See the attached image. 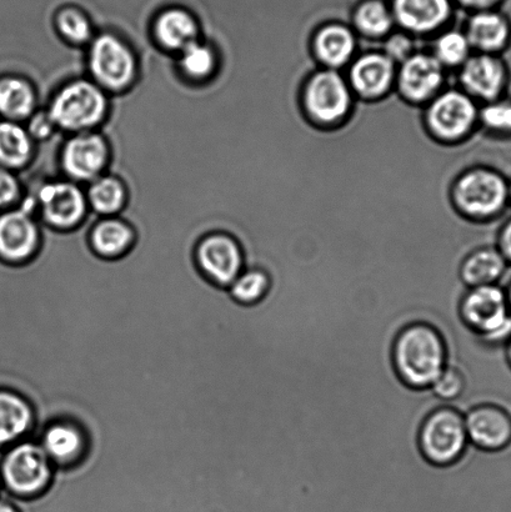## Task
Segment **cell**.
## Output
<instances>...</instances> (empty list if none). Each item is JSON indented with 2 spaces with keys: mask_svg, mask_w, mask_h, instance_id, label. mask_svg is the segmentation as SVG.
Segmentation results:
<instances>
[{
  "mask_svg": "<svg viewBox=\"0 0 511 512\" xmlns=\"http://www.w3.org/2000/svg\"><path fill=\"white\" fill-rule=\"evenodd\" d=\"M508 265L498 248L489 245L473 248L459 265L460 280L467 288L500 284L507 274Z\"/></svg>",
  "mask_w": 511,
  "mask_h": 512,
  "instance_id": "cell-21",
  "label": "cell"
},
{
  "mask_svg": "<svg viewBox=\"0 0 511 512\" xmlns=\"http://www.w3.org/2000/svg\"><path fill=\"white\" fill-rule=\"evenodd\" d=\"M465 389H467V380L464 374L452 364H448L438 380L430 386V390L438 399L462 411L463 414L472 409V405L463 396Z\"/></svg>",
  "mask_w": 511,
  "mask_h": 512,
  "instance_id": "cell-31",
  "label": "cell"
},
{
  "mask_svg": "<svg viewBox=\"0 0 511 512\" xmlns=\"http://www.w3.org/2000/svg\"><path fill=\"white\" fill-rule=\"evenodd\" d=\"M469 445L462 411L453 406L435 409L419 430V448L434 465H450L462 458Z\"/></svg>",
  "mask_w": 511,
  "mask_h": 512,
  "instance_id": "cell-5",
  "label": "cell"
},
{
  "mask_svg": "<svg viewBox=\"0 0 511 512\" xmlns=\"http://www.w3.org/2000/svg\"><path fill=\"white\" fill-rule=\"evenodd\" d=\"M107 107L102 88L87 80H75L55 95L48 114L55 127L83 133L102 122Z\"/></svg>",
  "mask_w": 511,
  "mask_h": 512,
  "instance_id": "cell-4",
  "label": "cell"
},
{
  "mask_svg": "<svg viewBox=\"0 0 511 512\" xmlns=\"http://www.w3.org/2000/svg\"><path fill=\"white\" fill-rule=\"evenodd\" d=\"M459 7L472 12H482V10H490L498 7L503 0H453Z\"/></svg>",
  "mask_w": 511,
  "mask_h": 512,
  "instance_id": "cell-39",
  "label": "cell"
},
{
  "mask_svg": "<svg viewBox=\"0 0 511 512\" xmlns=\"http://www.w3.org/2000/svg\"><path fill=\"white\" fill-rule=\"evenodd\" d=\"M478 118L475 100L462 89L440 92L430 100L425 113V123L433 137L449 143L467 137Z\"/></svg>",
  "mask_w": 511,
  "mask_h": 512,
  "instance_id": "cell-8",
  "label": "cell"
},
{
  "mask_svg": "<svg viewBox=\"0 0 511 512\" xmlns=\"http://www.w3.org/2000/svg\"><path fill=\"white\" fill-rule=\"evenodd\" d=\"M509 195H510V198H511V188H510V190H509Z\"/></svg>",
  "mask_w": 511,
  "mask_h": 512,
  "instance_id": "cell-45",
  "label": "cell"
},
{
  "mask_svg": "<svg viewBox=\"0 0 511 512\" xmlns=\"http://www.w3.org/2000/svg\"><path fill=\"white\" fill-rule=\"evenodd\" d=\"M60 34L69 42L83 44L92 38V24L77 8H64L57 15Z\"/></svg>",
  "mask_w": 511,
  "mask_h": 512,
  "instance_id": "cell-34",
  "label": "cell"
},
{
  "mask_svg": "<svg viewBox=\"0 0 511 512\" xmlns=\"http://www.w3.org/2000/svg\"><path fill=\"white\" fill-rule=\"evenodd\" d=\"M355 30L369 39H384L393 33L392 9L385 0H362L352 12Z\"/></svg>",
  "mask_w": 511,
  "mask_h": 512,
  "instance_id": "cell-26",
  "label": "cell"
},
{
  "mask_svg": "<svg viewBox=\"0 0 511 512\" xmlns=\"http://www.w3.org/2000/svg\"><path fill=\"white\" fill-rule=\"evenodd\" d=\"M504 360H505V364H507L508 369L511 373V338L508 341V343L505 344V346H504Z\"/></svg>",
  "mask_w": 511,
  "mask_h": 512,
  "instance_id": "cell-42",
  "label": "cell"
},
{
  "mask_svg": "<svg viewBox=\"0 0 511 512\" xmlns=\"http://www.w3.org/2000/svg\"><path fill=\"white\" fill-rule=\"evenodd\" d=\"M392 358L404 384L413 389H429L449 364L447 341L434 325L417 321L399 331Z\"/></svg>",
  "mask_w": 511,
  "mask_h": 512,
  "instance_id": "cell-1",
  "label": "cell"
},
{
  "mask_svg": "<svg viewBox=\"0 0 511 512\" xmlns=\"http://www.w3.org/2000/svg\"><path fill=\"white\" fill-rule=\"evenodd\" d=\"M509 197L505 180L493 170L475 168L463 173L453 187V202L473 219H488L504 208Z\"/></svg>",
  "mask_w": 511,
  "mask_h": 512,
  "instance_id": "cell-7",
  "label": "cell"
},
{
  "mask_svg": "<svg viewBox=\"0 0 511 512\" xmlns=\"http://www.w3.org/2000/svg\"><path fill=\"white\" fill-rule=\"evenodd\" d=\"M180 67L190 78L203 79L213 72L215 57L207 45L195 42L180 50Z\"/></svg>",
  "mask_w": 511,
  "mask_h": 512,
  "instance_id": "cell-33",
  "label": "cell"
},
{
  "mask_svg": "<svg viewBox=\"0 0 511 512\" xmlns=\"http://www.w3.org/2000/svg\"><path fill=\"white\" fill-rule=\"evenodd\" d=\"M54 464L38 441L24 439L9 446L0 460L2 490L17 498L43 494L52 483Z\"/></svg>",
  "mask_w": 511,
  "mask_h": 512,
  "instance_id": "cell-3",
  "label": "cell"
},
{
  "mask_svg": "<svg viewBox=\"0 0 511 512\" xmlns=\"http://www.w3.org/2000/svg\"><path fill=\"white\" fill-rule=\"evenodd\" d=\"M272 288V278L267 270L250 266L245 268L237 279L229 285L232 298L243 305L260 303Z\"/></svg>",
  "mask_w": 511,
  "mask_h": 512,
  "instance_id": "cell-29",
  "label": "cell"
},
{
  "mask_svg": "<svg viewBox=\"0 0 511 512\" xmlns=\"http://www.w3.org/2000/svg\"><path fill=\"white\" fill-rule=\"evenodd\" d=\"M19 194L17 179L8 172L7 168L0 167V208L7 207L14 202Z\"/></svg>",
  "mask_w": 511,
  "mask_h": 512,
  "instance_id": "cell-37",
  "label": "cell"
},
{
  "mask_svg": "<svg viewBox=\"0 0 511 512\" xmlns=\"http://www.w3.org/2000/svg\"><path fill=\"white\" fill-rule=\"evenodd\" d=\"M135 240V234L128 224L108 219L95 225L88 244L100 258L112 260L129 253Z\"/></svg>",
  "mask_w": 511,
  "mask_h": 512,
  "instance_id": "cell-24",
  "label": "cell"
},
{
  "mask_svg": "<svg viewBox=\"0 0 511 512\" xmlns=\"http://www.w3.org/2000/svg\"><path fill=\"white\" fill-rule=\"evenodd\" d=\"M5 450H7V449H5ZM5 450H0V460H2V456H3Z\"/></svg>",
  "mask_w": 511,
  "mask_h": 512,
  "instance_id": "cell-44",
  "label": "cell"
},
{
  "mask_svg": "<svg viewBox=\"0 0 511 512\" xmlns=\"http://www.w3.org/2000/svg\"><path fill=\"white\" fill-rule=\"evenodd\" d=\"M42 237L27 212H9L0 217V260L25 264L39 252Z\"/></svg>",
  "mask_w": 511,
  "mask_h": 512,
  "instance_id": "cell-14",
  "label": "cell"
},
{
  "mask_svg": "<svg viewBox=\"0 0 511 512\" xmlns=\"http://www.w3.org/2000/svg\"><path fill=\"white\" fill-rule=\"evenodd\" d=\"M357 37L352 28L340 22L325 23L313 37V52L324 68L339 70L352 62Z\"/></svg>",
  "mask_w": 511,
  "mask_h": 512,
  "instance_id": "cell-20",
  "label": "cell"
},
{
  "mask_svg": "<svg viewBox=\"0 0 511 512\" xmlns=\"http://www.w3.org/2000/svg\"><path fill=\"white\" fill-rule=\"evenodd\" d=\"M459 80L462 90L470 97L489 103L502 94L507 73L503 63L493 54L479 53L470 55L460 67Z\"/></svg>",
  "mask_w": 511,
  "mask_h": 512,
  "instance_id": "cell-18",
  "label": "cell"
},
{
  "mask_svg": "<svg viewBox=\"0 0 511 512\" xmlns=\"http://www.w3.org/2000/svg\"><path fill=\"white\" fill-rule=\"evenodd\" d=\"M155 37L164 48L183 50L197 40L198 25L187 10L172 8L159 14L154 25Z\"/></svg>",
  "mask_w": 511,
  "mask_h": 512,
  "instance_id": "cell-25",
  "label": "cell"
},
{
  "mask_svg": "<svg viewBox=\"0 0 511 512\" xmlns=\"http://www.w3.org/2000/svg\"><path fill=\"white\" fill-rule=\"evenodd\" d=\"M444 79L445 68L432 53L415 52L400 63L395 84L405 100L422 104L437 97Z\"/></svg>",
  "mask_w": 511,
  "mask_h": 512,
  "instance_id": "cell-11",
  "label": "cell"
},
{
  "mask_svg": "<svg viewBox=\"0 0 511 512\" xmlns=\"http://www.w3.org/2000/svg\"><path fill=\"white\" fill-rule=\"evenodd\" d=\"M384 54H387L395 64L404 62L415 53L413 38L408 33H392L385 38Z\"/></svg>",
  "mask_w": 511,
  "mask_h": 512,
  "instance_id": "cell-36",
  "label": "cell"
},
{
  "mask_svg": "<svg viewBox=\"0 0 511 512\" xmlns=\"http://www.w3.org/2000/svg\"><path fill=\"white\" fill-rule=\"evenodd\" d=\"M38 443L54 466L77 464L87 453V436L69 420H55L40 434Z\"/></svg>",
  "mask_w": 511,
  "mask_h": 512,
  "instance_id": "cell-19",
  "label": "cell"
},
{
  "mask_svg": "<svg viewBox=\"0 0 511 512\" xmlns=\"http://www.w3.org/2000/svg\"><path fill=\"white\" fill-rule=\"evenodd\" d=\"M33 138L12 120L0 123V164L4 168H20L29 162Z\"/></svg>",
  "mask_w": 511,
  "mask_h": 512,
  "instance_id": "cell-28",
  "label": "cell"
},
{
  "mask_svg": "<svg viewBox=\"0 0 511 512\" xmlns=\"http://www.w3.org/2000/svg\"><path fill=\"white\" fill-rule=\"evenodd\" d=\"M88 60L93 78L110 90L127 88L137 70L132 50L112 34H102L93 40Z\"/></svg>",
  "mask_w": 511,
  "mask_h": 512,
  "instance_id": "cell-9",
  "label": "cell"
},
{
  "mask_svg": "<svg viewBox=\"0 0 511 512\" xmlns=\"http://www.w3.org/2000/svg\"><path fill=\"white\" fill-rule=\"evenodd\" d=\"M469 443L488 453L511 446V411L507 406L483 403L464 414Z\"/></svg>",
  "mask_w": 511,
  "mask_h": 512,
  "instance_id": "cell-12",
  "label": "cell"
},
{
  "mask_svg": "<svg viewBox=\"0 0 511 512\" xmlns=\"http://www.w3.org/2000/svg\"><path fill=\"white\" fill-rule=\"evenodd\" d=\"M195 261L205 278L224 288H229L245 269L243 245L223 233L210 234L199 240Z\"/></svg>",
  "mask_w": 511,
  "mask_h": 512,
  "instance_id": "cell-10",
  "label": "cell"
},
{
  "mask_svg": "<svg viewBox=\"0 0 511 512\" xmlns=\"http://www.w3.org/2000/svg\"><path fill=\"white\" fill-rule=\"evenodd\" d=\"M0 489H2V484H0Z\"/></svg>",
  "mask_w": 511,
  "mask_h": 512,
  "instance_id": "cell-46",
  "label": "cell"
},
{
  "mask_svg": "<svg viewBox=\"0 0 511 512\" xmlns=\"http://www.w3.org/2000/svg\"><path fill=\"white\" fill-rule=\"evenodd\" d=\"M0 512H20L9 500L0 498Z\"/></svg>",
  "mask_w": 511,
  "mask_h": 512,
  "instance_id": "cell-41",
  "label": "cell"
},
{
  "mask_svg": "<svg viewBox=\"0 0 511 512\" xmlns=\"http://www.w3.org/2000/svg\"><path fill=\"white\" fill-rule=\"evenodd\" d=\"M88 200L95 212L109 215L119 212L125 202L123 184L113 177H99L89 188Z\"/></svg>",
  "mask_w": 511,
  "mask_h": 512,
  "instance_id": "cell-32",
  "label": "cell"
},
{
  "mask_svg": "<svg viewBox=\"0 0 511 512\" xmlns=\"http://www.w3.org/2000/svg\"><path fill=\"white\" fill-rule=\"evenodd\" d=\"M55 127L48 113L35 115L29 125V134L32 138L47 139L53 134Z\"/></svg>",
  "mask_w": 511,
  "mask_h": 512,
  "instance_id": "cell-38",
  "label": "cell"
},
{
  "mask_svg": "<svg viewBox=\"0 0 511 512\" xmlns=\"http://www.w3.org/2000/svg\"><path fill=\"white\" fill-rule=\"evenodd\" d=\"M498 249L505 260L508 261V264H511V222L505 225L502 233H500Z\"/></svg>",
  "mask_w": 511,
  "mask_h": 512,
  "instance_id": "cell-40",
  "label": "cell"
},
{
  "mask_svg": "<svg viewBox=\"0 0 511 512\" xmlns=\"http://www.w3.org/2000/svg\"><path fill=\"white\" fill-rule=\"evenodd\" d=\"M35 107L34 90L28 82L20 78L0 80V114L17 122L29 118Z\"/></svg>",
  "mask_w": 511,
  "mask_h": 512,
  "instance_id": "cell-27",
  "label": "cell"
},
{
  "mask_svg": "<svg viewBox=\"0 0 511 512\" xmlns=\"http://www.w3.org/2000/svg\"><path fill=\"white\" fill-rule=\"evenodd\" d=\"M504 288H505V293H507L508 305H509V310H510V314H511V280L509 281L507 286H504Z\"/></svg>",
  "mask_w": 511,
  "mask_h": 512,
  "instance_id": "cell-43",
  "label": "cell"
},
{
  "mask_svg": "<svg viewBox=\"0 0 511 512\" xmlns=\"http://www.w3.org/2000/svg\"><path fill=\"white\" fill-rule=\"evenodd\" d=\"M472 50L462 30L448 29L435 39L432 54L445 69L460 68L470 58Z\"/></svg>",
  "mask_w": 511,
  "mask_h": 512,
  "instance_id": "cell-30",
  "label": "cell"
},
{
  "mask_svg": "<svg viewBox=\"0 0 511 512\" xmlns=\"http://www.w3.org/2000/svg\"><path fill=\"white\" fill-rule=\"evenodd\" d=\"M34 413L27 400L12 390L0 389V450L28 439Z\"/></svg>",
  "mask_w": 511,
  "mask_h": 512,
  "instance_id": "cell-22",
  "label": "cell"
},
{
  "mask_svg": "<svg viewBox=\"0 0 511 512\" xmlns=\"http://www.w3.org/2000/svg\"><path fill=\"white\" fill-rule=\"evenodd\" d=\"M353 90L338 70L324 68L310 75L303 90V108L314 123L330 127L348 117Z\"/></svg>",
  "mask_w": 511,
  "mask_h": 512,
  "instance_id": "cell-6",
  "label": "cell"
},
{
  "mask_svg": "<svg viewBox=\"0 0 511 512\" xmlns=\"http://www.w3.org/2000/svg\"><path fill=\"white\" fill-rule=\"evenodd\" d=\"M397 79V64L383 52H370L352 60L348 83L365 100L383 98Z\"/></svg>",
  "mask_w": 511,
  "mask_h": 512,
  "instance_id": "cell-15",
  "label": "cell"
},
{
  "mask_svg": "<svg viewBox=\"0 0 511 512\" xmlns=\"http://www.w3.org/2000/svg\"><path fill=\"white\" fill-rule=\"evenodd\" d=\"M464 33L473 49L493 54L508 43L510 27L507 18L497 10H482L470 15Z\"/></svg>",
  "mask_w": 511,
  "mask_h": 512,
  "instance_id": "cell-23",
  "label": "cell"
},
{
  "mask_svg": "<svg viewBox=\"0 0 511 512\" xmlns=\"http://www.w3.org/2000/svg\"><path fill=\"white\" fill-rule=\"evenodd\" d=\"M40 213L53 228L68 230L78 225L85 213V198L77 185L54 182L39 190Z\"/></svg>",
  "mask_w": 511,
  "mask_h": 512,
  "instance_id": "cell-16",
  "label": "cell"
},
{
  "mask_svg": "<svg viewBox=\"0 0 511 512\" xmlns=\"http://www.w3.org/2000/svg\"><path fill=\"white\" fill-rule=\"evenodd\" d=\"M389 7L395 25L412 35L438 32L454 14L453 0H389Z\"/></svg>",
  "mask_w": 511,
  "mask_h": 512,
  "instance_id": "cell-13",
  "label": "cell"
},
{
  "mask_svg": "<svg viewBox=\"0 0 511 512\" xmlns=\"http://www.w3.org/2000/svg\"><path fill=\"white\" fill-rule=\"evenodd\" d=\"M479 118L493 132L511 133V102L493 100L480 110Z\"/></svg>",
  "mask_w": 511,
  "mask_h": 512,
  "instance_id": "cell-35",
  "label": "cell"
},
{
  "mask_svg": "<svg viewBox=\"0 0 511 512\" xmlns=\"http://www.w3.org/2000/svg\"><path fill=\"white\" fill-rule=\"evenodd\" d=\"M459 314L468 329L490 346H505L511 338V314L503 285L468 288Z\"/></svg>",
  "mask_w": 511,
  "mask_h": 512,
  "instance_id": "cell-2",
  "label": "cell"
},
{
  "mask_svg": "<svg viewBox=\"0 0 511 512\" xmlns=\"http://www.w3.org/2000/svg\"><path fill=\"white\" fill-rule=\"evenodd\" d=\"M108 155L107 143L100 135L83 132L65 144L62 165L77 182H93L107 164Z\"/></svg>",
  "mask_w": 511,
  "mask_h": 512,
  "instance_id": "cell-17",
  "label": "cell"
}]
</instances>
